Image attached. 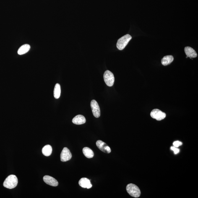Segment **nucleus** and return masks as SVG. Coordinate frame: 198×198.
I'll use <instances>...</instances> for the list:
<instances>
[{"mask_svg":"<svg viewBox=\"0 0 198 198\" xmlns=\"http://www.w3.org/2000/svg\"><path fill=\"white\" fill-rule=\"evenodd\" d=\"M84 155L87 158H92L94 156V153L91 149L89 147H85L83 149Z\"/></svg>","mask_w":198,"mask_h":198,"instance_id":"15","label":"nucleus"},{"mask_svg":"<svg viewBox=\"0 0 198 198\" xmlns=\"http://www.w3.org/2000/svg\"><path fill=\"white\" fill-rule=\"evenodd\" d=\"M72 155L69 149L67 147H64L63 149L61 154L60 157L61 161L66 162L71 160Z\"/></svg>","mask_w":198,"mask_h":198,"instance_id":"7","label":"nucleus"},{"mask_svg":"<svg viewBox=\"0 0 198 198\" xmlns=\"http://www.w3.org/2000/svg\"><path fill=\"white\" fill-rule=\"evenodd\" d=\"M185 52L187 56L191 58L197 57V54L195 50L190 47L187 46L185 48Z\"/></svg>","mask_w":198,"mask_h":198,"instance_id":"11","label":"nucleus"},{"mask_svg":"<svg viewBox=\"0 0 198 198\" xmlns=\"http://www.w3.org/2000/svg\"><path fill=\"white\" fill-rule=\"evenodd\" d=\"M30 48L31 47L29 45L25 44L23 45L18 50V54L20 55L25 54L30 50Z\"/></svg>","mask_w":198,"mask_h":198,"instance_id":"14","label":"nucleus"},{"mask_svg":"<svg viewBox=\"0 0 198 198\" xmlns=\"http://www.w3.org/2000/svg\"><path fill=\"white\" fill-rule=\"evenodd\" d=\"M151 117L157 121H160L165 118L166 115L165 113L158 109L153 110L150 113Z\"/></svg>","mask_w":198,"mask_h":198,"instance_id":"5","label":"nucleus"},{"mask_svg":"<svg viewBox=\"0 0 198 198\" xmlns=\"http://www.w3.org/2000/svg\"><path fill=\"white\" fill-rule=\"evenodd\" d=\"M103 79L107 86H112L115 82L114 76L112 73L109 71H106L104 74Z\"/></svg>","mask_w":198,"mask_h":198,"instance_id":"4","label":"nucleus"},{"mask_svg":"<svg viewBox=\"0 0 198 198\" xmlns=\"http://www.w3.org/2000/svg\"><path fill=\"white\" fill-rule=\"evenodd\" d=\"M131 39L132 37L129 34H127L121 37L118 40L116 45L117 48L119 50L124 49Z\"/></svg>","mask_w":198,"mask_h":198,"instance_id":"3","label":"nucleus"},{"mask_svg":"<svg viewBox=\"0 0 198 198\" xmlns=\"http://www.w3.org/2000/svg\"><path fill=\"white\" fill-rule=\"evenodd\" d=\"M42 153L45 156H50L52 152V148L51 146L49 145L45 146L42 149Z\"/></svg>","mask_w":198,"mask_h":198,"instance_id":"16","label":"nucleus"},{"mask_svg":"<svg viewBox=\"0 0 198 198\" xmlns=\"http://www.w3.org/2000/svg\"><path fill=\"white\" fill-rule=\"evenodd\" d=\"M43 181L46 184L52 186H57L58 185V183L56 179L48 175H45L43 178Z\"/></svg>","mask_w":198,"mask_h":198,"instance_id":"9","label":"nucleus"},{"mask_svg":"<svg viewBox=\"0 0 198 198\" xmlns=\"http://www.w3.org/2000/svg\"><path fill=\"white\" fill-rule=\"evenodd\" d=\"M72 122L74 124L81 125L84 124L86 122L85 117L82 115H78L74 117L72 120Z\"/></svg>","mask_w":198,"mask_h":198,"instance_id":"12","label":"nucleus"},{"mask_svg":"<svg viewBox=\"0 0 198 198\" xmlns=\"http://www.w3.org/2000/svg\"><path fill=\"white\" fill-rule=\"evenodd\" d=\"M126 190L128 194L133 197L138 198L141 195V192L139 188L132 183L127 185L126 187Z\"/></svg>","mask_w":198,"mask_h":198,"instance_id":"2","label":"nucleus"},{"mask_svg":"<svg viewBox=\"0 0 198 198\" xmlns=\"http://www.w3.org/2000/svg\"><path fill=\"white\" fill-rule=\"evenodd\" d=\"M79 185L82 187L86 188L87 189H90L92 187L90 180L86 178H81L79 182Z\"/></svg>","mask_w":198,"mask_h":198,"instance_id":"10","label":"nucleus"},{"mask_svg":"<svg viewBox=\"0 0 198 198\" xmlns=\"http://www.w3.org/2000/svg\"><path fill=\"white\" fill-rule=\"evenodd\" d=\"M173 60V57L171 55H168V56H165L162 58L161 61V63L162 65L164 66H167L169 65Z\"/></svg>","mask_w":198,"mask_h":198,"instance_id":"13","label":"nucleus"},{"mask_svg":"<svg viewBox=\"0 0 198 198\" xmlns=\"http://www.w3.org/2000/svg\"><path fill=\"white\" fill-rule=\"evenodd\" d=\"M18 182V180L16 175H10L4 182V186L7 189H13L17 186Z\"/></svg>","mask_w":198,"mask_h":198,"instance_id":"1","label":"nucleus"},{"mask_svg":"<svg viewBox=\"0 0 198 198\" xmlns=\"http://www.w3.org/2000/svg\"><path fill=\"white\" fill-rule=\"evenodd\" d=\"M96 145L100 150L105 153H109L111 152L110 147L103 141H97L96 142Z\"/></svg>","mask_w":198,"mask_h":198,"instance_id":"8","label":"nucleus"},{"mask_svg":"<svg viewBox=\"0 0 198 198\" xmlns=\"http://www.w3.org/2000/svg\"><path fill=\"white\" fill-rule=\"evenodd\" d=\"M171 149L174 152L175 154H177L179 153L180 151L179 149L176 148V147H174V146L173 147H171Z\"/></svg>","mask_w":198,"mask_h":198,"instance_id":"19","label":"nucleus"},{"mask_svg":"<svg viewBox=\"0 0 198 198\" xmlns=\"http://www.w3.org/2000/svg\"><path fill=\"white\" fill-rule=\"evenodd\" d=\"M173 145L174 147H177L182 145V142L179 141H176L173 142Z\"/></svg>","mask_w":198,"mask_h":198,"instance_id":"18","label":"nucleus"},{"mask_svg":"<svg viewBox=\"0 0 198 198\" xmlns=\"http://www.w3.org/2000/svg\"><path fill=\"white\" fill-rule=\"evenodd\" d=\"M91 106L92 113L95 118L100 117V109L97 102L95 100H92L91 103Z\"/></svg>","mask_w":198,"mask_h":198,"instance_id":"6","label":"nucleus"},{"mask_svg":"<svg viewBox=\"0 0 198 198\" xmlns=\"http://www.w3.org/2000/svg\"><path fill=\"white\" fill-rule=\"evenodd\" d=\"M61 86L58 83L56 84L55 86L54 91V96L56 99L60 98L61 95Z\"/></svg>","mask_w":198,"mask_h":198,"instance_id":"17","label":"nucleus"}]
</instances>
